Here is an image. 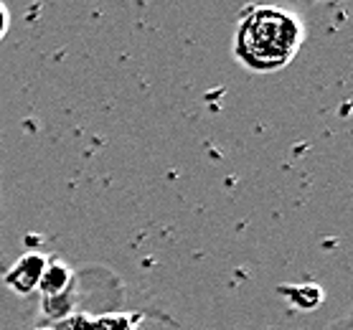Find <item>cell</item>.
<instances>
[{"label":"cell","mask_w":353,"mask_h":330,"mask_svg":"<svg viewBox=\"0 0 353 330\" xmlns=\"http://www.w3.org/2000/svg\"><path fill=\"white\" fill-rule=\"evenodd\" d=\"M8 28H10V10L6 3H0V41L6 39Z\"/></svg>","instance_id":"8992f818"},{"label":"cell","mask_w":353,"mask_h":330,"mask_svg":"<svg viewBox=\"0 0 353 330\" xmlns=\"http://www.w3.org/2000/svg\"><path fill=\"white\" fill-rule=\"evenodd\" d=\"M72 282H74L72 267L66 265V262H61L59 257H48L36 290H39L41 298H54V295H61L64 290H69Z\"/></svg>","instance_id":"3957f363"},{"label":"cell","mask_w":353,"mask_h":330,"mask_svg":"<svg viewBox=\"0 0 353 330\" xmlns=\"http://www.w3.org/2000/svg\"><path fill=\"white\" fill-rule=\"evenodd\" d=\"M0 272H6V267H3V257H0Z\"/></svg>","instance_id":"30bf717a"},{"label":"cell","mask_w":353,"mask_h":330,"mask_svg":"<svg viewBox=\"0 0 353 330\" xmlns=\"http://www.w3.org/2000/svg\"><path fill=\"white\" fill-rule=\"evenodd\" d=\"M330 330H351V322H348V318H343V320L336 322V325H333Z\"/></svg>","instance_id":"ba28073f"},{"label":"cell","mask_w":353,"mask_h":330,"mask_svg":"<svg viewBox=\"0 0 353 330\" xmlns=\"http://www.w3.org/2000/svg\"><path fill=\"white\" fill-rule=\"evenodd\" d=\"M280 292L297 310H313L323 302V290L318 285H292V287H280Z\"/></svg>","instance_id":"5b68a950"},{"label":"cell","mask_w":353,"mask_h":330,"mask_svg":"<svg viewBox=\"0 0 353 330\" xmlns=\"http://www.w3.org/2000/svg\"><path fill=\"white\" fill-rule=\"evenodd\" d=\"M297 6H305V8H310V6H325V3H341V0H295Z\"/></svg>","instance_id":"52a82bcc"},{"label":"cell","mask_w":353,"mask_h":330,"mask_svg":"<svg viewBox=\"0 0 353 330\" xmlns=\"http://www.w3.org/2000/svg\"><path fill=\"white\" fill-rule=\"evenodd\" d=\"M46 262H48V257L36 254V251L18 257L16 262H13V267L3 272V282H6V287H10L16 295H31V292H36Z\"/></svg>","instance_id":"7a4b0ae2"},{"label":"cell","mask_w":353,"mask_h":330,"mask_svg":"<svg viewBox=\"0 0 353 330\" xmlns=\"http://www.w3.org/2000/svg\"><path fill=\"white\" fill-rule=\"evenodd\" d=\"M31 330H54L51 325H46V322H39V325H33Z\"/></svg>","instance_id":"9c48e42d"},{"label":"cell","mask_w":353,"mask_h":330,"mask_svg":"<svg viewBox=\"0 0 353 330\" xmlns=\"http://www.w3.org/2000/svg\"><path fill=\"white\" fill-rule=\"evenodd\" d=\"M305 41L297 13L280 6H249L234 31L232 54L247 72L277 74L292 64Z\"/></svg>","instance_id":"6da1fadb"},{"label":"cell","mask_w":353,"mask_h":330,"mask_svg":"<svg viewBox=\"0 0 353 330\" xmlns=\"http://www.w3.org/2000/svg\"><path fill=\"white\" fill-rule=\"evenodd\" d=\"M148 318L143 310H114V313L94 315V330H137V325Z\"/></svg>","instance_id":"277c9868"}]
</instances>
